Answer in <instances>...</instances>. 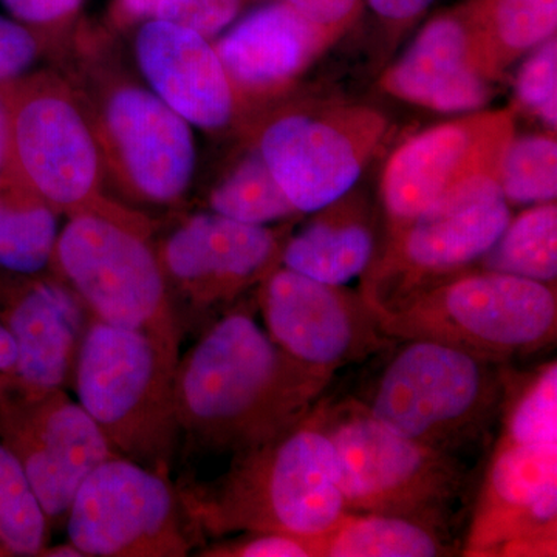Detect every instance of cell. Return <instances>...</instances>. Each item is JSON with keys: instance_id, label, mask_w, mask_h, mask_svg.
I'll use <instances>...</instances> for the list:
<instances>
[{"instance_id": "6da1fadb", "label": "cell", "mask_w": 557, "mask_h": 557, "mask_svg": "<svg viewBox=\"0 0 557 557\" xmlns=\"http://www.w3.org/2000/svg\"><path fill=\"white\" fill-rule=\"evenodd\" d=\"M333 376L289 357L245 307H231L180 355V437L200 454L236 456L307 417Z\"/></svg>"}, {"instance_id": "7a4b0ae2", "label": "cell", "mask_w": 557, "mask_h": 557, "mask_svg": "<svg viewBox=\"0 0 557 557\" xmlns=\"http://www.w3.org/2000/svg\"><path fill=\"white\" fill-rule=\"evenodd\" d=\"M177 490L190 525L212 537L285 533L311 544L347 515L335 450L313 409L276 437L231 457L218 479Z\"/></svg>"}, {"instance_id": "3957f363", "label": "cell", "mask_w": 557, "mask_h": 557, "mask_svg": "<svg viewBox=\"0 0 557 557\" xmlns=\"http://www.w3.org/2000/svg\"><path fill=\"white\" fill-rule=\"evenodd\" d=\"M359 401L380 423L460 460L502 412L500 364L432 339H394Z\"/></svg>"}, {"instance_id": "277c9868", "label": "cell", "mask_w": 557, "mask_h": 557, "mask_svg": "<svg viewBox=\"0 0 557 557\" xmlns=\"http://www.w3.org/2000/svg\"><path fill=\"white\" fill-rule=\"evenodd\" d=\"M149 234L145 219L102 200L70 215L51 262L90 318L148 336L177 368L182 325Z\"/></svg>"}, {"instance_id": "5b68a950", "label": "cell", "mask_w": 557, "mask_h": 557, "mask_svg": "<svg viewBox=\"0 0 557 557\" xmlns=\"http://www.w3.org/2000/svg\"><path fill=\"white\" fill-rule=\"evenodd\" d=\"M370 307L388 338L440 341L500 366L556 341L555 285L497 271H463Z\"/></svg>"}, {"instance_id": "8992f818", "label": "cell", "mask_w": 557, "mask_h": 557, "mask_svg": "<svg viewBox=\"0 0 557 557\" xmlns=\"http://www.w3.org/2000/svg\"><path fill=\"white\" fill-rule=\"evenodd\" d=\"M174 373L148 336L95 318L72 373L79 405L115 454L168 478L180 438Z\"/></svg>"}, {"instance_id": "52a82bcc", "label": "cell", "mask_w": 557, "mask_h": 557, "mask_svg": "<svg viewBox=\"0 0 557 557\" xmlns=\"http://www.w3.org/2000/svg\"><path fill=\"white\" fill-rule=\"evenodd\" d=\"M313 416L335 450L347 512L409 516L449 528L467 491L463 461L401 437L355 397H322Z\"/></svg>"}, {"instance_id": "ba28073f", "label": "cell", "mask_w": 557, "mask_h": 557, "mask_svg": "<svg viewBox=\"0 0 557 557\" xmlns=\"http://www.w3.org/2000/svg\"><path fill=\"white\" fill-rule=\"evenodd\" d=\"M511 220L497 172L472 175L443 194L405 228L391 234L383 258L364 281L370 306L468 271L493 248Z\"/></svg>"}, {"instance_id": "9c48e42d", "label": "cell", "mask_w": 557, "mask_h": 557, "mask_svg": "<svg viewBox=\"0 0 557 557\" xmlns=\"http://www.w3.org/2000/svg\"><path fill=\"white\" fill-rule=\"evenodd\" d=\"M65 522L83 557L188 556L197 533L170 478L120 456L84 480Z\"/></svg>"}, {"instance_id": "30bf717a", "label": "cell", "mask_w": 557, "mask_h": 557, "mask_svg": "<svg viewBox=\"0 0 557 557\" xmlns=\"http://www.w3.org/2000/svg\"><path fill=\"white\" fill-rule=\"evenodd\" d=\"M9 112V160L17 183L69 215L101 203L100 150L67 91L42 84L21 91Z\"/></svg>"}, {"instance_id": "8fae6325", "label": "cell", "mask_w": 557, "mask_h": 557, "mask_svg": "<svg viewBox=\"0 0 557 557\" xmlns=\"http://www.w3.org/2000/svg\"><path fill=\"white\" fill-rule=\"evenodd\" d=\"M258 302L270 338L296 361L330 375L383 354L394 341L362 293L285 267L260 282Z\"/></svg>"}, {"instance_id": "7c38bea8", "label": "cell", "mask_w": 557, "mask_h": 557, "mask_svg": "<svg viewBox=\"0 0 557 557\" xmlns=\"http://www.w3.org/2000/svg\"><path fill=\"white\" fill-rule=\"evenodd\" d=\"M383 129L369 109L289 113L267 127L259 153L299 214L319 212L354 188Z\"/></svg>"}, {"instance_id": "4fadbf2b", "label": "cell", "mask_w": 557, "mask_h": 557, "mask_svg": "<svg viewBox=\"0 0 557 557\" xmlns=\"http://www.w3.org/2000/svg\"><path fill=\"white\" fill-rule=\"evenodd\" d=\"M0 440L30 480L50 527L65 522L76 491L101 463L119 456L94 418L64 388L0 405Z\"/></svg>"}, {"instance_id": "5bb4252c", "label": "cell", "mask_w": 557, "mask_h": 557, "mask_svg": "<svg viewBox=\"0 0 557 557\" xmlns=\"http://www.w3.org/2000/svg\"><path fill=\"white\" fill-rule=\"evenodd\" d=\"M556 533L557 443H497L465 555L555 556Z\"/></svg>"}, {"instance_id": "9a60e30c", "label": "cell", "mask_w": 557, "mask_h": 557, "mask_svg": "<svg viewBox=\"0 0 557 557\" xmlns=\"http://www.w3.org/2000/svg\"><path fill=\"white\" fill-rule=\"evenodd\" d=\"M511 138V113L486 112L438 124L403 143L388 159L381 183L391 234L463 180L497 172Z\"/></svg>"}, {"instance_id": "2e32d148", "label": "cell", "mask_w": 557, "mask_h": 557, "mask_svg": "<svg viewBox=\"0 0 557 557\" xmlns=\"http://www.w3.org/2000/svg\"><path fill=\"white\" fill-rule=\"evenodd\" d=\"M281 234L225 215L186 220L159 251L168 285L196 311L230 307L242 293L260 285L277 269L284 248Z\"/></svg>"}, {"instance_id": "e0dca14e", "label": "cell", "mask_w": 557, "mask_h": 557, "mask_svg": "<svg viewBox=\"0 0 557 557\" xmlns=\"http://www.w3.org/2000/svg\"><path fill=\"white\" fill-rule=\"evenodd\" d=\"M498 67L480 30L471 3L434 17L397 64L383 87L398 100L437 112L468 113L491 97V75Z\"/></svg>"}, {"instance_id": "ac0fdd59", "label": "cell", "mask_w": 557, "mask_h": 557, "mask_svg": "<svg viewBox=\"0 0 557 557\" xmlns=\"http://www.w3.org/2000/svg\"><path fill=\"white\" fill-rule=\"evenodd\" d=\"M108 137L132 188L157 203L175 201L188 189L196 149L188 121L139 87H120L104 110Z\"/></svg>"}, {"instance_id": "d6986e66", "label": "cell", "mask_w": 557, "mask_h": 557, "mask_svg": "<svg viewBox=\"0 0 557 557\" xmlns=\"http://www.w3.org/2000/svg\"><path fill=\"white\" fill-rule=\"evenodd\" d=\"M76 299L57 285L5 271L0 319L16 344L14 397L35 399L72 379L79 347Z\"/></svg>"}, {"instance_id": "ffe728a7", "label": "cell", "mask_w": 557, "mask_h": 557, "mask_svg": "<svg viewBox=\"0 0 557 557\" xmlns=\"http://www.w3.org/2000/svg\"><path fill=\"white\" fill-rule=\"evenodd\" d=\"M135 51L157 97L182 119L203 129H220L228 123L231 81L207 38L153 17L138 32Z\"/></svg>"}, {"instance_id": "44dd1931", "label": "cell", "mask_w": 557, "mask_h": 557, "mask_svg": "<svg viewBox=\"0 0 557 557\" xmlns=\"http://www.w3.org/2000/svg\"><path fill=\"white\" fill-rule=\"evenodd\" d=\"M332 35L287 3L274 2L244 17L214 49L230 81L262 90L299 75Z\"/></svg>"}, {"instance_id": "7402d4cb", "label": "cell", "mask_w": 557, "mask_h": 557, "mask_svg": "<svg viewBox=\"0 0 557 557\" xmlns=\"http://www.w3.org/2000/svg\"><path fill=\"white\" fill-rule=\"evenodd\" d=\"M375 256V234L361 215L330 211L289 237L282 248L285 269L330 285L361 276Z\"/></svg>"}, {"instance_id": "603a6c76", "label": "cell", "mask_w": 557, "mask_h": 557, "mask_svg": "<svg viewBox=\"0 0 557 557\" xmlns=\"http://www.w3.org/2000/svg\"><path fill=\"white\" fill-rule=\"evenodd\" d=\"M449 528L401 515L347 512L311 542L313 557H438L453 555Z\"/></svg>"}, {"instance_id": "cb8c5ba5", "label": "cell", "mask_w": 557, "mask_h": 557, "mask_svg": "<svg viewBox=\"0 0 557 557\" xmlns=\"http://www.w3.org/2000/svg\"><path fill=\"white\" fill-rule=\"evenodd\" d=\"M17 183L0 189V270L33 276L53 258L57 214Z\"/></svg>"}, {"instance_id": "d4e9b609", "label": "cell", "mask_w": 557, "mask_h": 557, "mask_svg": "<svg viewBox=\"0 0 557 557\" xmlns=\"http://www.w3.org/2000/svg\"><path fill=\"white\" fill-rule=\"evenodd\" d=\"M482 270L512 274L555 285L557 277V207L533 205L509 220L493 248L483 256Z\"/></svg>"}, {"instance_id": "484cf974", "label": "cell", "mask_w": 557, "mask_h": 557, "mask_svg": "<svg viewBox=\"0 0 557 557\" xmlns=\"http://www.w3.org/2000/svg\"><path fill=\"white\" fill-rule=\"evenodd\" d=\"M471 9L497 65L556 33L557 0H474Z\"/></svg>"}, {"instance_id": "4316f807", "label": "cell", "mask_w": 557, "mask_h": 557, "mask_svg": "<svg viewBox=\"0 0 557 557\" xmlns=\"http://www.w3.org/2000/svg\"><path fill=\"white\" fill-rule=\"evenodd\" d=\"M50 528L24 468L0 440V544L7 556L42 555Z\"/></svg>"}, {"instance_id": "83f0119b", "label": "cell", "mask_w": 557, "mask_h": 557, "mask_svg": "<svg viewBox=\"0 0 557 557\" xmlns=\"http://www.w3.org/2000/svg\"><path fill=\"white\" fill-rule=\"evenodd\" d=\"M211 208L220 215L249 225H267L299 214L259 152L242 161L212 190Z\"/></svg>"}, {"instance_id": "f1b7e54d", "label": "cell", "mask_w": 557, "mask_h": 557, "mask_svg": "<svg viewBox=\"0 0 557 557\" xmlns=\"http://www.w3.org/2000/svg\"><path fill=\"white\" fill-rule=\"evenodd\" d=\"M509 205L549 203L557 196V141L552 135L509 139L497 170Z\"/></svg>"}, {"instance_id": "f546056e", "label": "cell", "mask_w": 557, "mask_h": 557, "mask_svg": "<svg viewBox=\"0 0 557 557\" xmlns=\"http://www.w3.org/2000/svg\"><path fill=\"white\" fill-rule=\"evenodd\" d=\"M502 445L557 443V364L537 370L520 391L509 392L505 383Z\"/></svg>"}, {"instance_id": "4dcf8cb0", "label": "cell", "mask_w": 557, "mask_h": 557, "mask_svg": "<svg viewBox=\"0 0 557 557\" xmlns=\"http://www.w3.org/2000/svg\"><path fill=\"white\" fill-rule=\"evenodd\" d=\"M516 97L523 108L544 121L549 129L557 126V40L556 36L534 49L523 62L516 79Z\"/></svg>"}, {"instance_id": "1f68e13d", "label": "cell", "mask_w": 557, "mask_h": 557, "mask_svg": "<svg viewBox=\"0 0 557 557\" xmlns=\"http://www.w3.org/2000/svg\"><path fill=\"white\" fill-rule=\"evenodd\" d=\"M242 0H160L153 17L212 38L234 21Z\"/></svg>"}, {"instance_id": "d6a6232c", "label": "cell", "mask_w": 557, "mask_h": 557, "mask_svg": "<svg viewBox=\"0 0 557 557\" xmlns=\"http://www.w3.org/2000/svg\"><path fill=\"white\" fill-rule=\"evenodd\" d=\"M205 557H313L306 539L285 533H242L236 541L205 548Z\"/></svg>"}, {"instance_id": "836d02e7", "label": "cell", "mask_w": 557, "mask_h": 557, "mask_svg": "<svg viewBox=\"0 0 557 557\" xmlns=\"http://www.w3.org/2000/svg\"><path fill=\"white\" fill-rule=\"evenodd\" d=\"M36 51L38 46L30 32L0 16V81L14 78L30 67Z\"/></svg>"}, {"instance_id": "e575fe53", "label": "cell", "mask_w": 557, "mask_h": 557, "mask_svg": "<svg viewBox=\"0 0 557 557\" xmlns=\"http://www.w3.org/2000/svg\"><path fill=\"white\" fill-rule=\"evenodd\" d=\"M311 24L330 33L339 32L357 16L361 0H281Z\"/></svg>"}, {"instance_id": "d590c367", "label": "cell", "mask_w": 557, "mask_h": 557, "mask_svg": "<svg viewBox=\"0 0 557 557\" xmlns=\"http://www.w3.org/2000/svg\"><path fill=\"white\" fill-rule=\"evenodd\" d=\"M83 0H3L7 9L30 24H53L72 16Z\"/></svg>"}, {"instance_id": "8d00e7d4", "label": "cell", "mask_w": 557, "mask_h": 557, "mask_svg": "<svg viewBox=\"0 0 557 557\" xmlns=\"http://www.w3.org/2000/svg\"><path fill=\"white\" fill-rule=\"evenodd\" d=\"M370 9L391 22L416 20L432 5L434 0H368Z\"/></svg>"}, {"instance_id": "74e56055", "label": "cell", "mask_w": 557, "mask_h": 557, "mask_svg": "<svg viewBox=\"0 0 557 557\" xmlns=\"http://www.w3.org/2000/svg\"><path fill=\"white\" fill-rule=\"evenodd\" d=\"M160 0H119L116 2V14L123 20L135 21L153 16Z\"/></svg>"}, {"instance_id": "f35d334b", "label": "cell", "mask_w": 557, "mask_h": 557, "mask_svg": "<svg viewBox=\"0 0 557 557\" xmlns=\"http://www.w3.org/2000/svg\"><path fill=\"white\" fill-rule=\"evenodd\" d=\"M17 351L13 336L10 335L9 329L0 319V372L13 376L16 369Z\"/></svg>"}, {"instance_id": "ab89813d", "label": "cell", "mask_w": 557, "mask_h": 557, "mask_svg": "<svg viewBox=\"0 0 557 557\" xmlns=\"http://www.w3.org/2000/svg\"><path fill=\"white\" fill-rule=\"evenodd\" d=\"M9 160V112L7 104L0 98V170Z\"/></svg>"}, {"instance_id": "60d3db41", "label": "cell", "mask_w": 557, "mask_h": 557, "mask_svg": "<svg viewBox=\"0 0 557 557\" xmlns=\"http://www.w3.org/2000/svg\"><path fill=\"white\" fill-rule=\"evenodd\" d=\"M40 556H51V557H83L81 555L79 549L73 547L72 544L69 545H58V547L44 549L42 555Z\"/></svg>"}, {"instance_id": "b9f144b4", "label": "cell", "mask_w": 557, "mask_h": 557, "mask_svg": "<svg viewBox=\"0 0 557 557\" xmlns=\"http://www.w3.org/2000/svg\"><path fill=\"white\" fill-rule=\"evenodd\" d=\"M14 394L13 376L0 372V405L7 401Z\"/></svg>"}, {"instance_id": "7bdbcfd3", "label": "cell", "mask_w": 557, "mask_h": 557, "mask_svg": "<svg viewBox=\"0 0 557 557\" xmlns=\"http://www.w3.org/2000/svg\"><path fill=\"white\" fill-rule=\"evenodd\" d=\"M0 556H7L5 549H3L2 544H0Z\"/></svg>"}]
</instances>
